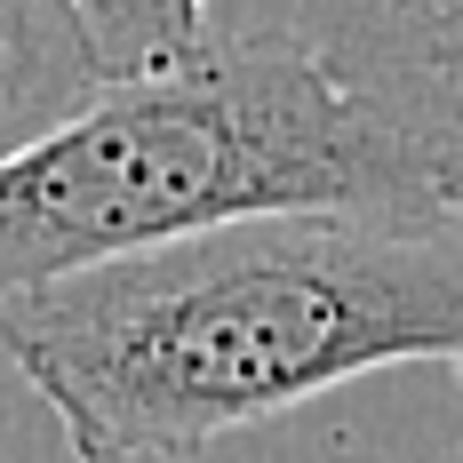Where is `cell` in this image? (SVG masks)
Masks as SVG:
<instances>
[{
	"label": "cell",
	"mask_w": 463,
	"mask_h": 463,
	"mask_svg": "<svg viewBox=\"0 0 463 463\" xmlns=\"http://www.w3.org/2000/svg\"><path fill=\"white\" fill-rule=\"evenodd\" d=\"M184 8H192V16H200V24H208V8H216V0H184Z\"/></svg>",
	"instance_id": "cell-6"
},
{
	"label": "cell",
	"mask_w": 463,
	"mask_h": 463,
	"mask_svg": "<svg viewBox=\"0 0 463 463\" xmlns=\"http://www.w3.org/2000/svg\"><path fill=\"white\" fill-rule=\"evenodd\" d=\"M208 16L312 48L463 224V0H216Z\"/></svg>",
	"instance_id": "cell-3"
},
{
	"label": "cell",
	"mask_w": 463,
	"mask_h": 463,
	"mask_svg": "<svg viewBox=\"0 0 463 463\" xmlns=\"http://www.w3.org/2000/svg\"><path fill=\"white\" fill-rule=\"evenodd\" d=\"M96 48H104V72H144V64H168L176 48H192L208 24L192 16L184 0H80Z\"/></svg>",
	"instance_id": "cell-5"
},
{
	"label": "cell",
	"mask_w": 463,
	"mask_h": 463,
	"mask_svg": "<svg viewBox=\"0 0 463 463\" xmlns=\"http://www.w3.org/2000/svg\"><path fill=\"white\" fill-rule=\"evenodd\" d=\"M463 375V224L256 208L0 296V368L80 463L200 456L375 368Z\"/></svg>",
	"instance_id": "cell-1"
},
{
	"label": "cell",
	"mask_w": 463,
	"mask_h": 463,
	"mask_svg": "<svg viewBox=\"0 0 463 463\" xmlns=\"http://www.w3.org/2000/svg\"><path fill=\"white\" fill-rule=\"evenodd\" d=\"M104 80L112 72L80 0H0V152L72 120Z\"/></svg>",
	"instance_id": "cell-4"
},
{
	"label": "cell",
	"mask_w": 463,
	"mask_h": 463,
	"mask_svg": "<svg viewBox=\"0 0 463 463\" xmlns=\"http://www.w3.org/2000/svg\"><path fill=\"white\" fill-rule=\"evenodd\" d=\"M256 208L448 216L312 48L216 24L0 152V296Z\"/></svg>",
	"instance_id": "cell-2"
}]
</instances>
